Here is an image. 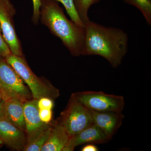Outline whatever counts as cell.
<instances>
[{
  "label": "cell",
  "mask_w": 151,
  "mask_h": 151,
  "mask_svg": "<svg viewBox=\"0 0 151 151\" xmlns=\"http://www.w3.org/2000/svg\"><path fill=\"white\" fill-rule=\"evenodd\" d=\"M82 55L103 57L116 68L122 64L128 49V35L120 29L108 27L89 20L85 24Z\"/></svg>",
  "instance_id": "6da1fadb"
},
{
  "label": "cell",
  "mask_w": 151,
  "mask_h": 151,
  "mask_svg": "<svg viewBox=\"0 0 151 151\" xmlns=\"http://www.w3.org/2000/svg\"><path fill=\"white\" fill-rule=\"evenodd\" d=\"M40 21L52 35L60 39L71 55H82L85 42V27L68 20L58 2L41 0Z\"/></svg>",
  "instance_id": "7a4b0ae2"
},
{
  "label": "cell",
  "mask_w": 151,
  "mask_h": 151,
  "mask_svg": "<svg viewBox=\"0 0 151 151\" xmlns=\"http://www.w3.org/2000/svg\"><path fill=\"white\" fill-rule=\"evenodd\" d=\"M5 58L27 84L33 99L39 100L42 97H47L53 100L59 97V90L45 78L37 76L31 69L24 56H17L11 53Z\"/></svg>",
  "instance_id": "3957f363"
},
{
  "label": "cell",
  "mask_w": 151,
  "mask_h": 151,
  "mask_svg": "<svg viewBox=\"0 0 151 151\" xmlns=\"http://www.w3.org/2000/svg\"><path fill=\"white\" fill-rule=\"evenodd\" d=\"M0 92L3 101L16 98L24 103L31 100V92L5 58L0 56ZM33 99V98H32Z\"/></svg>",
  "instance_id": "277c9868"
},
{
  "label": "cell",
  "mask_w": 151,
  "mask_h": 151,
  "mask_svg": "<svg viewBox=\"0 0 151 151\" xmlns=\"http://www.w3.org/2000/svg\"><path fill=\"white\" fill-rule=\"evenodd\" d=\"M58 121L70 136L94 124L90 111L72 95Z\"/></svg>",
  "instance_id": "5b68a950"
},
{
  "label": "cell",
  "mask_w": 151,
  "mask_h": 151,
  "mask_svg": "<svg viewBox=\"0 0 151 151\" xmlns=\"http://www.w3.org/2000/svg\"><path fill=\"white\" fill-rule=\"evenodd\" d=\"M71 95L90 111H122L125 106L123 96L103 92L85 91L73 93Z\"/></svg>",
  "instance_id": "8992f818"
},
{
  "label": "cell",
  "mask_w": 151,
  "mask_h": 151,
  "mask_svg": "<svg viewBox=\"0 0 151 151\" xmlns=\"http://www.w3.org/2000/svg\"><path fill=\"white\" fill-rule=\"evenodd\" d=\"M16 12L10 0H0V24L3 37L12 54L23 56L21 43L17 35L14 21Z\"/></svg>",
  "instance_id": "52a82bcc"
},
{
  "label": "cell",
  "mask_w": 151,
  "mask_h": 151,
  "mask_svg": "<svg viewBox=\"0 0 151 151\" xmlns=\"http://www.w3.org/2000/svg\"><path fill=\"white\" fill-rule=\"evenodd\" d=\"M0 142L14 150L24 151L27 144L26 133L3 117L0 119Z\"/></svg>",
  "instance_id": "ba28073f"
},
{
  "label": "cell",
  "mask_w": 151,
  "mask_h": 151,
  "mask_svg": "<svg viewBox=\"0 0 151 151\" xmlns=\"http://www.w3.org/2000/svg\"><path fill=\"white\" fill-rule=\"evenodd\" d=\"M38 100L31 99L24 103V112L27 143L40 134L50 125L43 123L39 115Z\"/></svg>",
  "instance_id": "9c48e42d"
},
{
  "label": "cell",
  "mask_w": 151,
  "mask_h": 151,
  "mask_svg": "<svg viewBox=\"0 0 151 151\" xmlns=\"http://www.w3.org/2000/svg\"><path fill=\"white\" fill-rule=\"evenodd\" d=\"M111 139L103 130L93 124L78 134L70 136L63 151H73L77 146L86 144H103Z\"/></svg>",
  "instance_id": "30bf717a"
},
{
  "label": "cell",
  "mask_w": 151,
  "mask_h": 151,
  "mask_svg": "<svg viewBox=\"0 0 151 151\" xmlns=\"http://www.w3.org/2000/svg\"><path fill=\"white\" fill-rule=\"evenodd\" d=\"M93 124L99 127L112 139L121 126L124 116L122 111H90Z\"/></svg>",
  "instance_id": "8fae6325"
},
{
  "label": "cell",
  "mask_w": 151,
  "mask_h": 151,
  "mask_svg": "<svg viewBox=\"0 0 151 151\" xmlns=\"http://www.w3.org/2000/svg\"><path fill=\"white\" fill-rule=\"evenodd\" d=\"M70 136L58 121L53 124L49 137L41 151H63Z\"/></svg>",
  "instance_id": "7c38bea8"
},
{
  "label": "cell",
  "mask_w": 151,
  "mask_h": 151,
  "mask_svg": "<svg viewBox=\"0 0 151 151\" xmlns=\"http://www.w3.org/2000/svg\"><path fill=\"white\" fill-rule=\"evenodd\" d=\"M3 102L6 119L26 132L23 102L16 98H11Z\"/></svg>",
  "instance_id": "4fadbf2b"
},
{
  "label": "cell",
  "mask_w": 151,
  "mask_h": 151,
  "mask_svg": "<svg viewBox=\"0 0 151 151\" xmlns=\"http://www.w3.org/2000/svg\"><path fill=\"white\" fill-rule=\"evenodd\" d=\"M53 124H50L45 129L33 139L27 143L24 151H40L47 140L51 133Z\"/></svg>",
  "instance_id": "5bb4252c"
},
{
  "label": "cell",
  "mask_w": 151,
  "mask_h": 151,
  "mask_svg": "<svg viewBox=\"0 0 151 151\" xmlns=\"http://www.w3.org/2000/svg\"><path fill=\"white\" fill-rule=\"evenodd\" d=\"M100 0H73L77 14L84 25L89 20L88 12L93 5L100 2Z\"/></svg>",
  "instance_id": "9a60e30c"
},
{
  "label": "cell",
  "mask_w": 151,
  "mask_h": 151,
  "mask_svg": "<svg viewBox=\"0 0 151 151\" xmlns=\"http://www.w3.org/2000/svg\"><path fill=\"white\" fill-rule=\"evenodd\" d=\"M142 12L148 24H151V0H123Z\"/></svg>",
  "instance_id": "2e32d148"
},
{
  "label": "cell",
  "mask_w": 151,
  "mask_h": 151,
  "mask_svg": "<svg viewBox=\"0 0 151 151\" xmlns=\"http://www.w3.org/2000/svg\"><path fill=\"white\" fill-rule=\"evenodd\" d=\"M58 2L61 3L63 5L65 9L68 14L71 20L73 21L75 24L81 27H85V25L81 22V19L78 17L75 6H74L73 0H54Z\"/></svg>",
  "instance_id": "e0dca14e"
},
{
  "label": "cell",
  "mask_w": 151,
  "mask_h": 151,
  "mask_svg": "<svg viewBox=\"0 0 151 151\" xmlns=\"http://www.w3.org/2000/svg\"><path fill=\"white\" fill-rule=\"evenodd\" d=\"M11 53L10 50L3 37L2 31L0 24V56L5 58Z\"/></svg>",
  "instance_id": "ac0fdd59"
},
{
  "label": "cell",
  "mask_w": 151,
  "mask_h": 151,
  "mask_svg": "<svg viewBox=\"0 0 151 151\" xmlns=\"http://www.w3.org/2000/svg\"><path fill=\"white\" fill-rule=\"evenodd\" d=\"M33 4V12L32 21L35 25H37L40 21V9L41 0H32Z\"/></svg>",
  "instance_id": "d6986e66"
},
{
  "label": "cell",
  "mask_w": 151,
  "mask_h": 151,
  "mask_svg": "<svg viewBox=\"0 0 151 151\" xmlns=\"http://www.w3.org/2000/svg\"><path fill=\"white\" fill-rule=\"evenodd\" d=\"M37 105L39 109L52 110L53 106V100L47 97H42L38 100Z\"/></svg>",
  "instance_id": "ffe728a7"
},
{
  "label": "cell",
  "mask_w": 151,
  "mask_h": 151,
  "mask_svg": "<svg viewBox=\"0 0 151 151\" xmlns=\"http://www.w3.org/2000/svg\"><path fill=\"white\" fill-rule=\"evenodd\" d=\"M40 119L45 124L50 123L52 119V112L50 109H40L39 110Z\"/></svg>",
  "instance_id": "44dd1931"
},
{
  "label": "cell",
  "mask_w": 151,
  "mask_h": 151,
  "mask_svg": "<svg viewBox=\"0 0 151 151\" xmlns=\"http://www.w3.org/2000/svg\"><path fill=\"white\" fill-rule=\"evenodd\" d=\"M99 150L97 147L92 144H89L84 146L81 149L82 151H97Z\"/></svg>",
  "instance_id": "7402d4cb"
},
{
  "label": "cell",
  "mask_w": 151,
  "mask_h": 151,
  "mask_svg": "<svg viewBox=\"0 0 151 151\" xmlns=\"http://www.w3.org/2000/svg\"><path fill=\"white\" fill-rule=\"evenodd\" d=\"M5 117L4 114V102H0V119Z\"/></svg>",
  "instance_id": "603a6c76"
},
{
  "label": "cell",
  "mask_w": 151,
  "mask_h": 151,
  "mask_svg": "<svg viewBox=\"0 0 151 151\" xmlns=\"http://www.w3.org/2000/svg\"><path fill=\"white\" fill-rule=\"evenodd\" d=\"M2 101V98L1 94V92H0V102H1Z\"/></svg>",
  "instance_id": "cb8c5ba5"
},
{
  "label": "cell",
  "mask_w": 151,
  "mask_h": 151,
  "mask_svg": "<svg viewBox=\"0 0 151 151\" xmlns=\"http://www.w3.org/2000/svg\"><path fill=\"white\" fill-rule=\"evenodd\" d=\"M2 143H1V142H0V147H1V144Z\"/></svg>",
  "instance_id": "d4e9b609"
}]
</instances>
